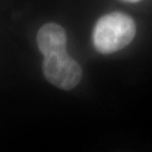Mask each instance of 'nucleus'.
<instances>
[{"label": "nucleus", "instance_id": "f257e3e1", "mask_svg": "<svg viewBox=\"0 0 152 152\" xmlns=\"http://www.w3.org/2000/svg\"><path fill=\"white\" fill-rule=\"evenodd\" d=\"M135 33V23L129 15L121 12L107 14L94 27V47L103 54L115 53L129 45Z\"/></svg>", "mask_w": 152, "mask_h": 152}, {"label": "nucleus", "instance_id": "20e7f679", "mask_svg": "<svg viewBox=\"0 0 152 152\" xmlns=\"http://www.w3.org/2000/svg\"><path fill=\"white\" fill-rule=\"evenodd\" d=\"M124 1H126V2H137V1H139V0H124Z\"/></svg>", "mask_w": 152, "mask_h": 152}, {"label": "nucleus", "instance_id": "7ed1b4c3", "mask_svg": "<svg viewBox=\"0 0 152 152\" xmlns=\"http://www.w3.org/2000/svg\"><path fill=\"white\" fill-rule=\"evenodd\" d=\"M65 30L56 23H47L39 30L37 44L42 56L66 50Z\"/></svg>", "mask_w": 152, "mask_h": 152}, {"label": "nucleus", "instance_id": "f03ea898", "mask_svg": "<svg viewBox=\"0 0 152 152\" xmlns=\"http://www.w3.org/2000/svg\"><path fill=\"white\" fill-rule=\"evenodd\" d=\"M42 72L50 83L62 90L73 89L82 78L80 65L66 50L45 56Z\"/></svg>", "mask_w": 152, "mask_h": 152}]
</instances>
